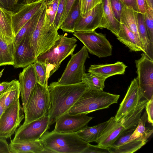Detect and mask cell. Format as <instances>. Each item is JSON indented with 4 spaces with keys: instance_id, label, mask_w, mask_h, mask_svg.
Listing matches in <instances>:
<instances>
[{
    "instance_id": "cell-18",
    "label": "cell",
    "mask_w": 153,
    "mask_h": 153,
    "mask_svg": "<svg viewBox=\"0 0 153 153\" xmlns=\"http://www.w3.org/2000/svg\"><path fill=\"white\" fill-rule=\"evenodd\" d=\"M127 67L123 62L118 61L110 64L91 65L88 71L106 79L112 76L124 74Z\"/></svg>"
},
{
    "instance_id": "cell-24",
    "label": "cell",
    "mask_w": 153,
    "mask_h": 153,
    "mask_svg": "<svg viewBox=\"0 0 153 153\" xmlns=\"http://www.w3.org/2000/svg\"><path fill=\"white\" fill-rule=\"evenodd\" d=\"M137 12L132 8L123 5L120 23L124 24L133 32L142 46L138 28Z\"/></svg>"
},
{
    "instance_id": "cell-2",
    "label": "cell",
    "mask_w": 153,
    "mask_h": 153,
    "mask_svg": "<svg viewBox=\"0 0 153 153\" xmlns=\"http://www.w3.org/2000/svg\"><path fill=\"white\" fill-rule=\"evenodd\" d=\"M67 34L59 35L53 45L36 58L45 64L48 79L59 69L62 61L73 54L77 46L76 39L68 37Z\"/></svg>"
},
{
    "instance_id": "cell-4",
    "label": "cell",
    "mask_w": 153,
    "mask_h": 153,
    "mask_svg": "<svg viewBox=\"0 0 153 153\" xmlns=\"http://www.w3.org/2000/svg\"><path fill=\"white\" fill-rule=\"evenodd\" d=\"M120 95L103 91L88 89L69 109L71 114H88L95 111L107 108L117 103Z\"/></svg>"
},
{
    "instance_id": "cell-1",
    "label": "cell",
    "mask_w": 153,
    "mask_h": 153,
    "mask_svg": "<svg viewBox=\"0 0 153 153\" xmlns=\"http://www.w3.org/2000/svg\"><path fill=\"white\" fill-rule=\"evenodd\" d=\"M50 107L48 111L50 126L60 116L67 113L89 88L82 81L78 83L60 85L52 82L48 86Z\"/></svg>"
},
{
    "instance_id": "cell-9",
    "label": "cell",
    "mask_w": 153,
    "mask_h": 153,
    "mask_svg": "<svg viewBox=\"0 0 153 153\" xmlns=\"http://www.w3.org/2000/svg\"><path fill=\"white\" fill-rule=\"evenodd\" d=\"M19 101L17 99L6 108L0 118V137L7 139L15 132L25 117Z\"/></svg>"
},
{
    "instance_id": "cell-43",
    "label": "cell",
    "mask_w": 153,
    "mask_h": 153,
    "mask_svg": "<svg viewBox=\"0 0 153 153\" xmlns=\"http://www.w3.org/2000/svg\"><path fill=\"white\" fill-rule=\"evenodd\" d=\"M82 153H110L108 148H104L88 143L87 148Z\"/></svg>"
},
{
    "instance_id": "cell-26",
    "label": "cell",
    "mask_w": 153,
    "mask_h": 153,
    "mask_svg": "<svg viewBox=\"0 0 153 153\" xmlns=\"http://www.w3.org/2000/svg\"><path fill=\"white\" fill-rule=\"evenodd\" d=\"M108 122V120L92 127L88 126L87 125L75 133L79 137L88 143L93 142H96Z\"/></svg>"
},
{
    "instance_id": "cell-50",
    "label": "cell",
    "mask_w": 153,
    "mask_h": 153,
    "mask_svg": "<svg viewBox=\"0 0 153 153\" xmlns=\"http://www.w3.org/2000/svg\"><path fill=\"white\" fill-rule=\"evenodd\" d=\"M3 94L0 95V118L5 109L4 104Z\"/></svg>"
},
{
    "instance_id": "cell-49",
    "label": "cell",
    "mask_w": 153,
    "mask_h": 153,
    "mask_svg": "<svg viewBox=\"0 0 153 153\" xmlns=\"http://www.w3.org/2000/svg\"><path fill=\"white\" fill-rule=\"evenodd\" d=\"M138 12L144 14L146 10L147 6L144 0H136Z\"/></svg>"
},
{
    "instance_id": "cell-28",
    "label": "cell",
    "mask_w": 153,
    "mask_h": 153,
    "mask_svg": "<svg viewBox=\"0 0 153 153\" xmlns=\"http://www.w3.org/2000/svg\"><path fill=\"white\" fill-rule=\"evenodd\" d=\"M102 2L105 21V28L110 30L117 36L120 30L121 23L114 16L110 0H102Z\"/></svg>"
},
{
    "instance_id": "cell-42",
    "label": "cell",
    "mask_w": 153,
    "mask_h": 153,
    "mask_svg": "<svg viewBox=\"0 0 153 153\" xmlns=\"http://www.w3.org/2000/svg\"><path fill=\"white\" fill-rule=\"evenodd\" d=\"M19 0H0V7L7 10L13 12L20 5Z\"/></svg>"
},
{
    "instance_id": "cell-5",
    "label": "cell",
    "mask_w": 153,
    "mask_h": 153,
    "mask_svg": "<svg viewBox=\"0 0 153 153\" xmlns=\"http://www.w3.org/2000/svg\"><path fill=\"white\" fill-rule=\"evenodd\" d=\"M48 86L37 82L31 92L24 113L25 124L36 120L48 112L50 107Z\"/></svg>"
},
{
    "instance_id": "cell-8",
    "label": "cell",
    "mask_w": 153,
    "mask_h": 153,
    "mask_svg": "<svg viewBox=\"0 0 153 153\" xmlns=\"http://www.w3.org/2000/svg\"><path fill=\"white\" fill-rule=\"evenodd\" d=\"M135 63L140 89L143 97L148 101L153 96V60L143 52Z\"/></svg>"
},
{
    "instance_id": "cell-11",
    "label": "cell",
    "mask_w": 153,
    "mask_h": 153,
    "mask_svg": "<svg viewBox=\"0 0 153 153\" xmlns=\"http://www.w3.org/2000/svg\"><path fill=\"white\" fill-rule=\"evenodd\" d=\"M93 118L85 114H71L67 112L56 120L53 131L62 133H76L87 126Z\"/></svg>"
},
{
    "instance_id": "cell-41",
    "label": "cell",
    "mask_w": 153,
    "mask_h": 153,
    "mask_svg": "<svg viewBox=\"0 0 153 153\" xmlns=\"http://www.w3.org/2000/svg\"><path fill=\"white\" fill-rule=\"evenodd\" d=\"M110 2L111 9L115 19L120 23L123 4L119 0H110Z\"/></svg>"
},
{
    "instance_id": "cell-47",
    "label": "cell",
    "mask_w": 153,
    "mask_h": 153,
    "mask_svg": "<svg viewBox=\"0 0 153 153\" xmlns=\"http://www.w3.org/2000/svg\"><path fill=\"white\" fill-rule=\"evenodd\" d=\"M0 153H10L9 144L6 139L0 137Z\"/></svg>"
},
{
    "instance_id": "cell-6",
    "label": "cell",
    "mask_w": 153,
    "mask_h": 153,
    "mask_svg": "<svg viewBox=\"0 0 153 153\" xmlns=\"http://www.w3.org/2000/svg\"><path fill=\"white\" fill-rule=\"evenodd\" d=\"M89 58L88 50L84 46L76 53L71 55L62 76L56 83L60 85H69L82 82L85 71V63Z\"/></svg>"
},
{
    "instance_id": "cell-37",
    "label": "cell",
    "mask_w": 153,
    "mask_h": 153,
    "mask_svg": "<svg viewBox=\"0 0 153 153\" xmlns=\"http://www.w3.org/2000/svg\"><path fill=\"white\" fill-rule=\"evenodd\" d=\"M143 15L149 39L153 44V9L147 7Z\"/></svg>"
},
{
    "instance_id": "cell-30",
    "label": "cell",
    "mask_w": 153,
    "mask_h": 153,
    "mask_svg": "<svg viewBox=\"0 0 153 153\" xmlns=\"http://www.w3.org/2000/svg\"><path fill=\"white\" fill-rule=\"evenodd\" d=\"M46 17L45 5L36 28L30 39V46L34 52L36 58L38 56L40 35Z\"/></svg>"
},
{
    "instance_id": "cell-39",
    "label": "cell",
    "mask_w": 153,
    "mask_h": 153,
    "mask_svg": "<svg viewBox=\"0 0 153 153\" xmlns=\"http://www.w3.org/2000/svg\"><path fill=\"white\" fill-rule=\"evenodd\" d=\"M137 126L125 130L113 144L111 147L116 148L127 142L133 133Z\"/></svg>"
},
{
    "instance_id": "cell-12",
    "label": "cell",
    "mask_w": 153,
    "mask_h": 153,
    "mask_svg": "<svg viewBox=\"0 0 153 153\" xmlns=\"http://www.w3.org/2000/svg\"><path fill=\"white\" fill-rule=\"evenodd\" d=\"M105 25L102 2L89 11L84 16H80L76 24L74 31H93L98 28H105Z\"/></svg>"
},
{
    "instance_id": "cell-46",
    "label": "cell",
    "mask_w": 153,
    "mask_h": 153,
    "mask_svg": "<svg viewBox=\"0 0 153 153\" xmlns=\"http://www.w3.org/2000/svg\"><path fill=\"white\" fill-rule=\"evenodd\" d=\"M16 80L10 82H2L0 83V95L2 94L8 90L14 84Z\"/></svg>"
},
{
    "instance_id": "cell-40",
    "label": "cell",
    "mask_w": 153,
    "mask_h": 153,
    "mask_svg": "<svg viewBox=\"0 0 153 153\" xmlns=\"http://www.w3.org/2000/svg\"><path fill=\"white\" fill-rule=\"evenodd\" d=\"M66 0H60L55 19L53 23L54 27L57 29H59L61 25V19L64 11Z\"/></svg>"
},
{
    "instance_id": "cell-14",
    "label": "cell",
    "mask_w": 153,
    "mask_h": 153,
    "mask_svg": "<svg viewBox=\"0 0 153 153\" xmlns=\"http://www.w3.org/2000/svg\"><path fill=\"white\" fill-rule=\"evenodd\" d=\"M143 97V94L140 89L136 78L131 82L126 93L114 117L118 122L126 114L135 106Z\"/></svg>"
},
{
    "instance_id": "cell-15",
    "label": "cell",
    "mask_w": 153,
    "mask_h": 153,
    "mask_svg": "<svg viewBox=\"0 0 153 153\" xmlns=\"http://www.w3.org/2000/svg\"><path fill=\"white\" fill-rule=\"evenodd\" d=\"M19 81L24 112L30 94L37 82L34 63L24 68L19 74Z\"/></svg>"
},
{
    "instance_id": "cell-10",
    "label": "cell",
    "mask_w": 153,
    "mask_h": 153,
    "mask_svg": "<svg viewBox=\"0 0 153 153\" xmlns=\"http://www.w3.org/2000/svg\"><path fill=\"white\" fill-rule=\"evenodd\" d=\"M48 113L36 120L22 124L15 132L13 142L39 139L50 128Z\"/></svg>"
},
{
    "instance_id": "cell-23",
    "label": "cell",
    "mask_w": 153,
    "mask_h": 153,
    "mask_svg": "<svg viewBox=\"0 0 153 153\" xmlns=\"http://www.w3.org/2000/svg\"><path fill=\"white\" fill-rule=\"evenodd\" d=\"M117 39L133 51L144 50L136 37L124 24L121 23L120 30L117 36Z\"/></svg>"
},
{
    "instance_id": "cell-21",
    "label": "cell",
    "mask_w": 153,
    "mask_h": 153,
    "mask_svg": "<svg viewBox=\"0 0 153 153\" xmlns=\"http://www.w3.org/2000/svg\"><path fill=\"white\" fill-rule=\"evenodd\" d=\"M148 101L146 99L141 100L120 119L119 122L125 130L137 126Z\"/></svg>"
},
{
    "instance_id": "cell-36",
    "label": "cell",
    "mask_w": 153,
    "mask_h": 153,
    "mask_svg": "<svg viewBox=\"0 0 153 153\" xmlns=\"http://www.w3.org/2000/svg\"><path fill=\"white\" fill-rule=\"evenodd\" d=\"M60 0H46V16L47 20L53 25Z\"/></svg>"
},
{
    "instance_id": "cell-32",
    "label": "cell",
    "mask_w": 153,
    "mask_h": 153,
    "mask_svg": "<svg viewBox=\"0 0 153 153\" xmlns=\"http://www.w3.org/2000/svg\"><path fill=\"white\" fill-rule=\"evenodd\" d=\"M106 79L91 72L85 73L82 81L91 90L103 91Z\"/></svg>"
},
{
    "instance_id": "cell-29",
    "label": "cell",
    "mask_w": 153,
    "mask_h": 153,
    "mask_svg": "<svg viewBox=\"0 0 153 153\" xmlns=\"http://www.w3.org/2000/svg\"><path fill=\"white\" fill-rule=\"evenodd\" d=\"M147 120V115L145 112L141 117L137 126L127 142L134 140H141L146 143L148 141V139L152 134L153 129L145 126Z\"/></svg>"
},
{
    "instance_id": "cell-7",
    "label": "cell",
    "mask_w": 153,
    "mask_h": 153,
    "mask_svg": "<svg viewBox=\"0 0 153 153\" xmlns=\"http://www.w3.org/2000/svg\"><path fill=\"white\" fill-rule=\"evenodd\" d=\"M73 35L84 44L91 54L99 58L111 55L112 46L105 35L94 30L75 31Z\"/></svg>"
},
{
    "instance_id": "cell-20",
    "label": "cell",
    "mask_w": 153,
    "mask_h": 153,
    "mask_svg": "<svg viewBox=\"0 0 153 153\" xmlns=\"http://www.w3.org/2000/svg\"><path fill=\"white\" fill-rule=\"evenodd\" d=\"M13 12L0 7V36L8 44L13 43L15 36L12 25Z\"/></svg>"
},
{
    "instance_id": "cell-17",
    "label": "cell",
    "mask_w": 153,
    "mask_h": 153,
    "mask_svg": "<svg viewBox=\"0 0 153 153\" xmlns=\"http://www.w3.org/2000/svg\"><path fill=\"white\" fill-rule=\"evenodd\" d=\"M125 129L119 122H117L112 117L108 120V123L101 135L96 141L97 146L104 148L111 147L116 140Z\"/></svg>"
},
{
    "instance_id": "cell-31",
    "label": "cell",
    "mask_w": 153,
    "mask_h": 153,
    "mask_svg": "<svg viewBox=\"0 0 153 153\" xmlns=\"http://www.w3.org/2000/svg\"><path fill=\"white\" fill-rule=\"evenodd\" d=\"M13 43L8 44L0 36V66L7 65H14Z\"/></svg>"
},
{
    "instance_id": "cell-52",
    "label": "cell",
    "mask_w": 153,
    "mask_h": 153,
    "mask_svg": "<svg viewBox=\"0 0 153 153\" xmlns=\"http://www.w3.org/2000/svg\"><path fill=\"white\" fill-rule=\"evenodd\" d=\"M40 0H23L24 3L26 4H29L31 3H33L36 1H37Z\"/></svg>"
},
{
    "instance_id": "cell-27",
    "label": "cell",
    "mask_w": 153,
    "mask_h": 153,
    "mask_svg": "<svg viewBox=\"0 0 153 153\" xmlns=\"http://www.w3.org/2000/svg\"><path fill=\"white\" fill-rule=\"evenodd\" d=\"M80 16V0H76L59 29L63 32L74 33L76 24Z\"/></svg>"
},
{
    "instance_id": "cell-22",
    "label": "cell",
    "mask_w": 153,
    "mask_h": 153,
    "mask_svg": "<svg viewBox=\"0 0 153 153\" xmlns=\"http://www.w3.org/2000/svg\"><path fill=\"white\" fill-rule=\"evenodd\" d=\"M45 1L41 8L32 17L21 29L14 39V48L25 38H30L40 19L44 8Z\"/></svg>"
},
{
    "instance_id": "cell-16",
    "label": "cell",
    "mask_w": 153,
    "mask_h": 153,
    "mask_svg": "<svg viewBox=\"0 0 153 153\" xmlns=\"http://www.w3.org/2000/svg\"><path fill=\"white\" fill-rule=\"evenodd\" d=\"M30 38L25 37L14 48L13 53L14 68H25L34 63L36 59L30 43Z\"/></svg>"
},
{
    "instance_id": "cell-3",
    "label": "cell",
    "mask_w": 153,
    "mask_h": 153,
    "mask_svg": "<svg viewBox=\"0 0 153 153\" xmlns=\"http://www.w3.org/2000/svg\"><path fill=\"white\" fill-rule=\"evenodd\" d=\"M45 148L53 153H82L88 143L75 133L47 131L40 138Z\"/></svg>"
},
{
    "instance_id": "cell-25",
    "label": "cell",
    "mask_w": 153,
    "mask_h": 153,
    "mask_svg": "<svg viewBox=\"0 0 153 153\" xmlns=\"http://www.w3.org/2000/svg\"><path fill=\"white\" fill-rule=\"evenodd\" d=\"M137 17L138 30L143 52L153 60V44L149 39L143 14L138 12Z\"/></svg>"
},
{
    "instance_id": "cell-38",
    "label": "cell",
    "mask_w": 153,
    "mask_h": 153,
    "mask_svg": "<svg viewBox=\"0 0 153 153\" xmlns=\"http://www.w3.org/2000/svg\"><path fill=\"white\" fill-rule=\"evenodd\" d=\"M102 0H80V13L83 17L89 11L101 3Z\"/></svg>"
},
{
    "instance_id": "cell-34",
    "label": "cell",
    "mask_w": 153,
    "mask_h": 153,
    "mask_svg": "<svg viewBox=\"0 0 153 153\" xmlns=\"http://www.w3.org/2000/svg\"><path fill=\"white\" fill-rule=\"evenodd\" d=\"M20 93L19 83V81L16 80L12 86L3 94L4 104L5 109L19 98Z\"/></svg>"
},
{
    "instance_id": "cell-44",
    "label": "cell",
    "mask_w": 153,
    "mask_h": 153,
    "mask_svg": "<svg viewBox=\"0 0 153 153\" xmlns=\"http://www.w3.org/2000/svg\"><path fill=\"white\" fill-rule=\"evenodd\" d=\"M145 108L147 115V120L149 123L153 124V96L147 102Z\"/></svg>"
},
{
    "instance_id": "cell-13",
    "label": "cell",
    "mask_w": 153,
    "mask_h": 153,
    "mask_svg": "<svg viewBox=\"0 0 153 153\" xmlns=\"http://www.w3.org/2000/svg\"><path fill=\"white\" fill-rule=\"evenodd\" d=\"M45 0H40L29 4H21L13 12L12 25L15 37L41 8Z\"/></svg>"
},
{
    "instance_id": "cell-51",
    "label": "cell",
    "mask_w": 153,
    "mask_h": 153,
    "mask_svg": "<svg viewBox=\"0 0 153 153\" xmlns=\"http://www.w3.org/2000/svg\"><path fill=\"white\" fill-rule=\"evenodd\" d=\"M147 7L153 9V0H144Z\"/></svg>"
},
{
    "instance_id": "cell-19",
    "label": "cell",
    "mask_w": 153,
    "mask_h": 153,
    "mask_svg": "<svg viewBox=\"0 0 153 153\" xmlns=\"http://www.w3.org/2000/svg\"><path fill=\"white\" fill-rule=\"evenodd\" d=\"M9 146L10 153H45L46 149L40 139L18 142L10 140Z\"/></svg>"
},
{
    "instance_id": "cell-33",
    "label": "cell",
    "mask_w": 153,
    "mask_h": 153,
    "mask_svg": "<svg viewBox=\"0 0 153 153\" xmlns=\"http://www.w3.org/2000/svg\"><path fill=\"white\" fill-rule=\"evenodd\" d=\"M146 143L141 140H134L116 147L109 148L110 153H132L141 148Z\"/></svg>"
},
{
    "instance_id": "cell-45",
    "label": "cell",
    "mask_w": 153,
    "mask_h": 153,
    "mask_svg": "<svg viewBox=\"0 0 153 153\" xmlns=\"http://www.w3.org/2000/svg\"><path fill=\"white\" fill-rule=\"evenodd\" d=\"M76 0H66L65 7L61 21V25L65 19Z\"/></svg>"
},
{
    "instance_id": "cell-48",
    "label": "cell",
    "mask_w": 153,
    "mask_h": 153,
    "mask_svg": "<svg viewBox=\"0 0 153 153\" xmlns=\"http://www.w3.org/2000/svg\"><path fill=\"white\" fill-rule=\"evenodd\" d=\"M123 5L132 8L135 11L138 12L136 0H119Z\"/></svg>"
},
{
    "instance_id": "cell-35",
    "label": "cell",
    "mask_w": 153,
    "mask_h": 153,
    "mask_svg": "<svg viewBox=\"0 0 153 153\" xmlns=\"http://www.w3.org/2000/svg\"><path fill=\"white\" fill-rule=\"evenodd\" d=\"M37 82L44 86H48L47 71L45 65L36 59L34 63Z\"/></svg>"
}]
</instances>
